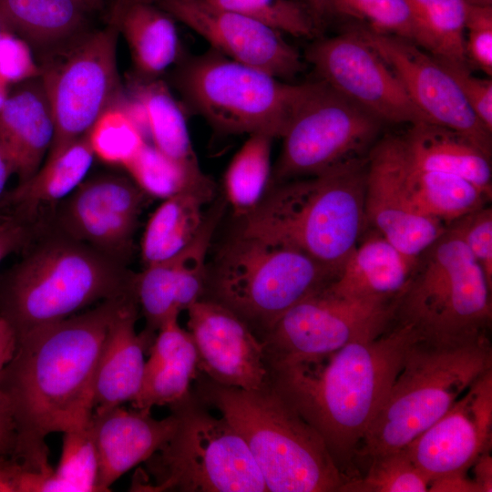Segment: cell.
I'll list each match as a JSON object with an SVG mask.
<instances>
[{
  "label": "cell",
  "mask_w": 492,
  "mask_h": 492,
  "mask_svg": "<svg viewBox=\"0 0 492 492\" xmlns=\"http://www.w3.org/2000/svg\"><path fill=\"white\" fill-rule=\"evenodd\" d=\"M155 0H119V2L122 3H135V2H148V3H153Z\"/></svg>",
  "instance_id": "58"
},
{
  "label": "cell",
  "mask_w": 492,
  "mask_h": 492,
  "mask_svg": "<svg viewBox=\"0 0 492 492\" xmlns=\"http://www.w3.org/2000/svg\"><path fill=\"white\" fill-rule=\"evenodd\" d=\"M159 7L208 41L226 57L291 78L303 67L298 50L282 33L207 0H155Z\"/></svg>",
  "instance_id": "18"
},
{
  "label": "cell",
  "mask_w": 492,
  "mask_h": 492,
  "mask_svg": "<svg viewBox=\"0 0 492 492\" xmlns=\"http://www.w3.org/2000/svg\"><path fill=\"white\" fill-rule=\"evenodd\" d=\"M383 122L323 81L312 82L282 135L277 180L311 177L365 158ZM367 157V156H366Z\"/></svg>",
  "instance_id": "12"
},
{
  "label": "cell",
  "mask_w": 492,
  "mask_h": 492,
  "mask_svg": "<svg viewBox=\"0 0 492 492\" xmlns=\"http://www.w3.org/2000/svg\"><path fill=\"white\" fill-rule=\"evenodd\" d=\"M427 36L431 54L448 63L466 65L465 23L467 5L463 0H409Z\"/></svg>",
  "instance_id": "37"
},
{
  "label": "cell",
  "mask_w": 492,
  "mask_h": 492,
  "mask_svg": "<svg viewBox=\"0 0 492 492\" xmlns=\"http://www.w3.org/2000/svg\"><path fill=\"white\" fill-rule=\"evenodd\" d=\"M132 97L140 105L152 145L169 158L200 168L183 111L167 85L158 79H138Z\"/></svg>",
  "instance_id": "33"
},
{
  "label": "cell",
  "mask_w": 492,
  "mask_h": 492,
  "mask_svg": "<svg viewBox=\"0 0 492 492\" xmlns=\"http://www.w3.org/2000/svg\"><path fill=\"white\" fill-rule=\"evenodd\" d=\"M178 85L191 106L219 130L281 138L312 82L288 84L213 50L187 63Z\"/></svg>",
  "instance_id": "10"
},
{
  "label": "cell",
  "mask_w": 492,
  "mask_h": 492,
  "mask_svg": "<svg viewBox=\"0 0 492 492\" xmlns=\"http://www.w3.org/2000/svg\"><path fill=\"white\" fill-rule=\"evenodd\" d=\"M261 22L281 33L313 37L318 32L302 0H207Z\"/></svg>",
  "instance_id": "41"
},
{
  "label": "cell",
  "mask_w": 492,
  "mask_h": 492,
  "mask_svg": "<svg viewBox=\"0 0 492 492\" xmlns=\"http://www.w3.org/2000/svg\"><path fill=\"white\" fill-rule=\"evenodd\" d=\"M417 335L394 317L381 333L328 354L269 366L271 384L318 432L346 481L404 353Z\"/></svg>",
  "instance_id": "2"
},
{
  "label": "cell",
  "mask_w": 492,
  "mask_h": 492,
  "mask_svg": "<svg viewBox=\"0 0 492 492\" xmlns=\"http://www.w3.org/2000/svg\"><path fill=\"white\" fill-rule=\"evenodd\" d=\"M118 35L111 20L102 29L83 32L39 65L55 123L46 159L87 134L99 116L120 100Z\"/></svg>",
  "instance_id": "11"
},
{
  "label": "cell",
  "mask_w": 492,
  "mask_h": 492,
  "mask_svg": "<svg viewBox=\"0 0 492 492\" xmlns=\"http://www.w3.org/2000/svg\"><path fill=\"white\" fill-rule=\"evenodd\" d=\"M22 466L14 458L0 459V492H16V477Z\"/></svg>",
  "instance_id": "51"
},
{
  "label": "cell",
  "mask_w": 492,
  "mask_h": 492,
  "mask_svg": "<svg viewBox=\"0 0 492 492\" xmlns=\"http://www.w3.org/2000/svg\"><path fill=\"white\" fill-rule=\"evenodd\" d=\"M400 136H386L367 156L364 190L366 223L405 255L417 259L446 230L415 205L404 179Z\"/></svg>",
  "instance_id": "17"
},
{
  "label": "cell",
  "mask_w": 492,
  "mask_h": 492,
  "mask_svg": "<svg viewBox=\"0 0 492 492\" xmlns=\"http://www.w3.org/2000/svg\"><path fill=\"white\" fill-rule=\"evenodd\" d=\"M39 220L0 211V264L12 253L24 251L44 230Z\"/></svg>",
  "instance_id": "46"
},
{
  "label": "cell",
  "mask_w": 492,
  "mask_h": 492,
  "mask_svg": "<svg viewBox=\"0 0 492 492\" xmlns=\"http://www.w3.org/2000/svg\"><path fill=\"white\" fill-rule=\"evenodd\" d=\"M466 5L477 7L492 6V0H463Z\"/></svg>",
  "instance_id": "54"
},
{
  "label": "cell",
  "mask_w": 492,
  "mask_h": 492,
  "mask_svg": "<svg viewBox=\"0 0 492 492\" xmlns=\"http://www.w3.org/2000/svg\"><path fill=\"white\" fill-rule=\"evenodd\" d=\"M135 294L113 298L16 336L0 389L10 399L19 430L18 460L49 473L46 437L81 427L91 418L93 381L108 331Z\"/></svg>",
  "instance_id": "1"
},
{
  "label": "cell",
  "mask_w": 492,
  "mask_h": 492,
  "mask_svg": "<svg viewBox=\"0 0 492 492\" xmlns=\"http://www.w3.org/2000/svg\"><path fill=\"white\" fill-rule=\"evenodd\" d=\"M29 44L13 32L0 36V82L8 87L39 77Z\"/></svg>",
  "instance_id": "44"
},
{
  "label": "cell",
  "mask_w": 492,
  "mask_h": 492,
  "mask_svg": "<svg viewBox=\"0 0 492 492\" xmlns=\"http://www.w3.org/2000/svg\"><path fill=\"white\" fill-rule=\"evenodd\" d=\"M492 285L463 241L445 232L416 260L395 318L425 338L454 341L489 334Z\"/></svg>",
  "instance_id": "8"
},
{
  "label": "cell",
  "mask_w": 492,
  "mask_h": 492,
  "mask_svg": "<svg viewBox=\"0 0 492 492\" xmlns=\"http://www.w3.org/2000/svg\"><path fill=\"white\" fill-rule=\"evenodd\" d=\"M14 174H16L15 161L0 139V201L6 192L5 187L8 179Z\"/></svg>",
  "instance_id": "52"
},
{
  "label": "cell",
  "mask_w": 492,
  "mask_h": 492,
  "mask_svg": "<svg viewBox=\"0 0 492 492\" xmlns=\"http://www.w3.org/2000/svg\"><path fill=\"white\" fill-rule=\"evenodd\" d=\"M337 274L300 250L239 231L220 251L213 289L217 302L264 333Z\"/></svg>",
  "instance_id": "9"
},
{
  "label": "cell",
  "mask_w": 492,
  "mask_h": 492,
  "mask_svg": "<svg viewBox=\"0 0 492 492\" xmlns=\"http://www.w3.org/2000/svg\"><path fill=\"white\" fill-rule=\"evenodd\" d=\"M9 91H10L9 87L0 82V109L5 104L8 97Z\"/></svg>",
  "instance_id": "56"
},
{
  "label": "cell",
  "mask_w": 492,
  "mask_h": 492,
  "mask_svg": "<svg viewBox=\"0 0 492 492\" xmlns=\"http://www.w3.org/2000/svg\"><path fill=\"white\" fill-rule=\"evenodd\" d=\"M94 158L85 134L56 155L46 159L29 179L6 191L0 201V211L39 220L42 208L58 204L85 179Z\"/></svg>",
  "instance_id": "28"
},
{
  "label": "cell",
  "mask_w": 492,
  "mask_h": 492,
  "mask_svg": "<svg viewBox=\"0 0 492 492\" xmlns=\"http://www.w3.org/2000/svg\"><path fill=\"white\" fill-rule=\"evenodd\" d=\"M306 58L321 81L383 123L430 122L413 103L390 66L357 28L313 43Z\"/></svg>",
  "instance_id": "14"
},
{
  "label": "cell",
  "mask_w": 492,
  "mask_h": 492,
  "mask_svg": "<svg viewBox=\"0 0 492 492\" xmlns=\"http://www.w3.org/2000/svg\"><path fill=\"white\" fill-rule=\"evenodd\" d=\"M364 475L348 479L340 492H425L430 479L416 466L405 449L371 458Z\"/></svg>",
  "instance_id": "39"
},
{
  "label": "cell",
  "mask_w": 492,
  "mask_h": 492,
  "mask_svg": "<svg viewBox=\"0 0 492 492\" xmlns=\"http://www.w3.org/2000/svg\"><path fill=\"white\" fill-rule=\"evenodd\" d=\"M474 471V482L479 492L492 491V456L490 451L483 453L471 466Z\"/></svg>",
  "instance_id": "49"
},
{
  "label": "cell",
  "mask_w": 492,
  "mask_h": 492,
  "mask_svg": "<svg viewBox=\"0 0 492 492\" xmlns=\"http://www.w3.org/2000/svg\"><path fill=\"white\" fill-rule=\"evenodd\" d=\"M177 426L146 461L151 482L136 491L267 492L247 444L223 417L212 415L195 394L169 405Z\"/></svg>",
  "instance_id": "7"
},
{
  "label": "cell",
  "mask_w": 492,
  "mask_h": 492,
  "mask_svg": "<svg viewBox=\"0 0 492 492\" xmlns=\"http://www.w3.org/2000/svg\"><path fill=\"white\" fill-rule=\"evenodd\" d=\"M89 12L78 0H0L11 31L44 57L87 31Z\"/></svg>",
  "instance_id": "30"
},
{
  "label": "cell",
  "mask_w": 492,
  "mask_h": 492,
  "mask_svg": "<svg viewBox=\"0 0 492 492\" xmlns=\"http://www.w3.org/2000/svg\"><path fill=\"white\" fill-rule=\"evenodd\" d=\"M395 73L416 108L431 123L456 130L491 157V132L476 117L459 87L432 54L395 36L356 27Z\"/></svg>",
  "instance_id": "16"
},
{
  "label": "cell",
  "mask_w": 492,
  "mask_h": 492,
  "mask_svg": "<svg viewBox=\"0 0 492 492\" xmlns=\"http://www.w3.org/2000/svg\"><path fill=\"white\" fill-rule=\"evenodd\" d=\"M416 167L462 177L492 196L491 157L461 133L431 122L410 125L401 137Z\"/></svg>",
  "instance_id": "27"
},
{
  "label": "cell",
  "mask_w": 492,
  "mask_h": 492,
  "mask_svg": "<svg viewBox=\"0 0 492 492\" xmlns=\"http://www.w3.org/2000/svg\"><path fill=\"white\" fill-rule=\"evenodd\" d=\"M16 334L12 326L0 315V372L13 356Z\"/></svg>",
  "instance_id": "50"
},
{
  "label": "cell",
  "mask_w": 492,
  "mask_h": 492,
  "mask_svg": "<svg viewBox=\"0 0 492 492\" xmlns=\"http://www.w3.org/2000/svg\"><path fill=\"white\" fill-rule=\"evenodd\" d=\"M0 109V139L11 154L18 183L43 164L55 135L52 109L39 77L14 86Z\"/></svg>",
  "instance_id": "24"
},
{
  "label": "cell",
  "mask_w": 492,
  "mask_h": 492,
  "mask_svg": "<svg viewBox=\"0 0 492 492\" xmlns=\"http://www.w3.org/2000/svg\"><path fill=\"white\" fill-rule=\"evenodd\" d=\"M123 168L148 196L162 200L212 184L200 168L178 162L148 142Z\"/></svg>",
  "instance_id": "36"
},
{
  "label": "cell",
  "mask_w": 492,
  "mask_h": 492,
  "mask_svg": "<svg viewBox=\"0 0 492 492\" xmlns=\"http://www.w3.org/2000/svg\"><path fill=\"white\" fill-rule=\"evenodd\" d=\"M138 308L137 298L129 300L109 326L94 375L93 412L131 402L139 391L151 342L136 332Z\"/></svg>",
  "instance_id": "23"
},
{
  "label": "cell",
  "mask_w": 492,
  "mask_h": 492,
  "mask_svg": "<svg viewBox=\"0 0 492 492\" xmlns=\"http://www.w3.org/2000/svg\"><path fill=\"white\" fill-rule=\"evenodd\" d=\"M396 302L343 298L323 289L289 308L263 333L268 366L323 356L381 333L393 320Z\"/></svg>",
  "instance_id": "13"
},
{
  "label": "cell",
  "mask_w": 492,
  "mask_h": 492,
  "mask_svg": "<svg viewBox=\"0 0 492 492\" xmlns=\"http://www.w3.org/2000/svg\"><path fill=\"white\" fill-rule=\"evenodd\" d=\"M213 195L212 183L163 200L149 219L141 238L144 267L175 256L195 240L205 221L203 207Z\"/></svg>",
  "instance_id": "31"
},
{
  "label": "cell",
  "mask_w": 492,
  "mask_h": 492,
  "mask_svg": "<svg viewBox=\"0 0 492 492\" xmlns=\"http://www.w3.org/2000/svg\"><path fill=\"white\" fill-rule=\"evenodd\" d=\"M195 395L241 436L269 492H340L346 478L324 441L270 381L246 390L205 376Z\"/></svg>",
  "instance_id": "4"
},
{
  "label": "cell",
  "mask_w": 492,
  "mask_h": 492,
  "mask_svg": "<svg viewBox=\"0 0 492 492\" xmlns=\"http://www.w3.org/2000/svg\"><path fill=\"white\" fill-rule=\"evenodd\" d=\"M367 157L287 181L242 219L241 232L302 251L340 272L367 225Z\"/></svg>",
  "instance_id": "5"
},
{
  "label": "cell",
  "mask_w": 492,
  "mask_h": 492,
  "mask_svg": "<svg viewBox=\"0 0 492 492\" xmlns=\"http://www.w3.org/2000/svg\"><path fill=\"white\" fill-rule=\"evenodd\" d=\"M466 246L492 285V210L486 205L446 225Z\"/></svg>",
  "instance_id": "42"
},
{
  "label": "cell",
  "mask_w": 492,
  "mask_h": 492,
  "mask_svg": "<svg viewBox=\"0 0 492 492\" xmlns=\"http://www.w3.org/2000/svg\"><path fill=\"white\" fill-rule=\"evenodd\" d=\"M177 423L172 412L162 419L121 405L93 412L90 427L97 457V492L109 491L122 475L150 457L169 440Z\"/></svg>",
  "instance_id": "22"
},
{
  "label": "cell",
  "mask_w": 492,
  "mask_h": 492,
  "mask_svg": "<svg viewBox=\"0 0 492 492\" xmlns=\"http://www.w3.org/2000/svg\"><path fill=\"white\" fill-rule=\"evenodd\" d=\"M114 21L127 41L138 79H155L178 58L174 19L155 3L118 2Z\"/></svg>",
  "instance_id": "29"
},
{
  "label": "cell",
  "mask_w": 492,
  "mask_h": 492,
  "mask_svg": "<svg viewBox=\"0 0 492 492\" xmlns=\"http://www.w3.org/2000/svg\"><path fill=\"white\" fill-rule=\"evenodd\" d=\"M5 32H12V31L9 28L5 20L3 18V16L0 14V36Z\"/></svg>",
  "instance_id": "57"
},
{
  "label": "cell",
  "mask_w": 492,
  "mask_h": 492,
  "mask_svg": "<svg viewBox=\"0 0 492 492\" xmlns=\"http://www.w3.org/2000/svg\"><path fill=\"white\" fill-rule=\"evenodd\" d=\"M0 276V315L16 336L103 301L135 293V275L91 246L46 227Z\"/></svg>",
  "instance_id": "3"
},
{
  "label": "cell",
  "mask_w": 492,
  "mask_h": 492,
  "mask_svg": "<svg viewBox=\"0 0 492 492\" xmlns=\"http://www.w3.org/2000/svg\"><path fill=\"white\" fill-rule=\"evenodd\" d=\"M87 135L95 157L105 163L122 167L147 142L121 98L99 116Z\"/></svg>",
  "instance_id": "40"
},
{
  "label": "cell",
  "mask_w": 492,
  "mask_h": 492,
  "mask_svg": "<svg viewBox=\"0 0 492 492\" xmlns=\"http://www.w3.org/2000/svg\"><path fill=\"white\" fill-rule=\"evenodd\" d=\"M147 197L123 176L103 174L84 179L56 204L54 229L124 263Z\"/></svg>",
  "instance_id": "15"
},
{
  "label": "cell",
  "mask_w": 492,
  "mask_h": 492,
  "mask_svg": "<svg viewBox=\"0 0 492 492\" xmlns=\"http://www.w3.org/2000/svg\"><path fill=\"white\" fill-rule=\"evenodd\" d=\"M220 209L205 219L195 240L175 256L144 267L135 276V293L146 320L142 333L153 343L170 317L200 300L205 286V262Z\"/></svg>",
  "instance_id": "21"
},
{
  "label": "cell",
  "mask_w": 492,
  "mask_h": 492,
  "mask_svg": "<svg viewBox=\"0 0 492 492\" xmlns=\"http://www.w3.org/2000/svg\"><path fill=\"white\" fill-rule=\"evenodd\" d=\"M179 315L169 318L157 332L149 350L138 393L132 407L150 413L155 405H170L190 393L197 379L198 354L189 331L178 323Z\"/></svg>",
  "instance_id": "25"
},
{
  "label": "cell",
  "mask_w": 492,
  "mask_h": 492,
  "mask_svg": "<svg viewBox=\"0 0 492 492\" xmlns=\"http://www.w3.org/2000/svg\"><path fill=\"white\" fill-rule=\"evenodd\" d=\"M492 445V370L404 448L430 479L467 470Z\"/></svg>",
  "instance_id": "20"
},
{
  "label": "cell",
  "mask_w": 492,
  "mask_h": 492,
  "mask_svg": "<svg viewBox=\"0 0 492 492\" xmlns=\"http://www.w3.org/2000/svg\"><path fill=\"white\" fill-rule=\"evenodd\" d=\"M416 260L376 232L357 244L325 290L343 298L397 300L409 282Z\"/></svg>",
  "instance_id": "26"
},
{
  "label": "cell",
  "mask_w": 492,
  "mask_h": 492,
  "mask_svg": "<svg viewBox=\"0 0 492 492\" xmlns=\"http://www.w3.org/2000/svg\"><path fill=\"white\" fill-rule=\"evenodd\" d=\"M319 31L330 17L331 0H302Z\"/></svg>",
  "instance_id": "53"
},
{
  "label": "cell",
  "mask_w": 492,
  "mask_h": 492,
  "mask_svg": "<svg viewBox=\"0 0 492 492\" xmlns=\"http://www.w3.org/2000/svg\"><path fill=\"white\" fill-rule=\"evenodd\" d=\"M430 492H479L474 480L466 472L457 471L446 474L430 480Z\"/></svg>",
  "instance_id": "48"
},
{
  "label": "cell",
  "mask_w": 492,
  "mask_h": 492,
  "mask_svg": "<svg viewBox=\"0 0 492 492\" xmlns=\"http://www.w3.org/2000/svg\"><path fill=\"white\" fill-rule=\"evenodd\" d=\"M18 451L19 430L15 411L10 399L0 389V459L18 461Z\"/></svg>",
  "instance_id": "47"
},
{
  "label": "cell",
  "mask_w": 492,
  "mask_h": 492,
  "mask_svg": "<svg viewBox=\"0 0 492 492\" xmlns=\"http://www.w3.org/2000/svg\"><path fill=\"white\" fill-rule=\"evenodd\" d=\"M404 152L405 183L412 200L423 214L447 225L491 200L462 177L416 167L407 158L405 149Z\"/></svg>",
  "instance_id": "32"
},
{
  "label": "cell",
  "mask_w": 492,
  "mask_h": 492,
  "mask_svg": "<svg viewBox=\"0 0 492 492\" xmlns=\"http://www.w3.org/2000/svg\"><path fill=\"white\" fill-rule=\"evenodd\" d=\"M273 138L265 133L251 134L225 171V196L239 218L251 213L264 198L271 177Z\"/></svg>",
  "instance_id": "34"
},
{
  "label": "cell",
  "mask_w": 492,
  "mask_h": 492,
  "mask_svg": "<svg viewBox=\"0 0 492 492\" xmlns=\"http://www.w3.org/2000/svg\"><path fill=\"white\" fill-rule=\"evenodd\" d=\"M489 370V334L454 341L418 334L404 353L386 396L363 438L355 462H368L407 446Z\"/></svg>",
  "instance_id": "6"
},
{
  "label": "cell",
  "mask_w": 492,
  "mask_h": 492,
  "mask_svg": "<svg viewBox=\"0 0 492 492\" xmlns=\"http://www.w3.org/2000/svg\"><path fill=\"white\" fill-rule=\"evenodd\" d=\"M437 58V57H436ZM438 59V58H437ZM459 87L468 106L492 133V81L471 75L466 65L454 64L438 59Z\"/></svg>",
  "instance_id": "45"
},
{
  "label": "cell",
  "mask_w": 492,
  "mask_h": 492,
  "mask_svg": "<svg viewBox=\"0 0 492 492\" xmlns=\"http://www.w3.org/2000/svg\"><path fill=\"white\" fill-rule=\"evenodd\" d=\"M97 477V457L89 420L63 433L59 464L47 480L46 492H94Z\"/></svg>",
  "instance_id": "38"
},
{
  "label": "cell",
  "mask_w": 492,
  "mask_h": 492,
  "mask_svg": "<svg viewBox=\"0 0 492 492\" xmlns=\"http://www.w3.org/2000/svg\"><path fill=\"white\" fill-rule=\"evenodd\" d=\"M331 16L349 18L372 32L406 39L431 54L430 41L409 0H331Z\"/></svg>",
  "instance_id": "35"
},
{
  "label": "cell",
  "mask_w": 492,
  "mask_h": 492,
  "mask_svg": "<svg viewBox=\"0 0 492 492\" xmlns=\"http://www.w3.org/2000/svg\"><path fill=\"white\" fill-rule=\"evenodd\" d=\"M187 311L200 372L218 384L246 390L269 382L264 343L245 320L214 301L200 299Z\"/></svg>",
  "instance_id": "19"
},
{
  "label": "cell",
  "mask_w": 492,
  "mask_h": 492,
  "mask_svg": "<svg viewBox=\"0 0 492 492\" xmlns=\"http://www.w3.org/2000/svg\"><path fill=\"white\" fill-rule=\"evenodd\" d=\"M465 56L471 65L492 75V6L467 5L465 23Z\"/></svg>",
  "instance_id": "43"
},
{
  "label": "cell",
  "mask_w": 492,
  "mask_h": 492,
  "mask_svg": "<svg viewBox=\"0 0 492 492\" xmlns=\"http://www.w3.org/2000/svg\"><path fill=\"white\" fill-rule=\"evenodd\" d=\"M84 4L90 11L97 9L102 5L103 0H78Z\"/></svg>",
  "instance_id": "55"
}]
</instances>
